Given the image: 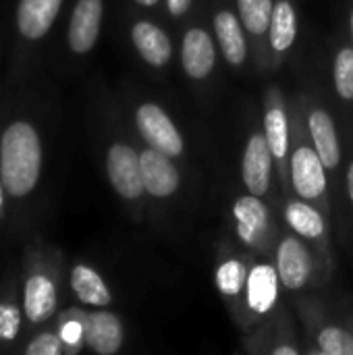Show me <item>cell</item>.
Here are the masks:
<instances>
[{
	"label": "cell",
	"instance_id": "1",
	"mask_svg": "<svg viewBox=\"0 0 353 355\" xmlns=\"http://www.w3.org/2000/svg\"><path fill=\"white\" fill-rule=\"evenodd\" d=\"M48 129L35 81L0 92V175L10 210V245L40 231L48 175Z\"/></svg>",
	"mask_w": 353,
	"mask_h": 355
},
{
	"label": "cell",
	"instance_id": "2",
	"mask_svg": "<svg viewBox=\"0 0 353 355\" xmlns=\"http://www.w3.org/2000/svg\"><path fill=\"white\" fill-rule=\"evenodd\" d=\"M21 291L25 308V335L50 324L62 308V254L44 239L40 231L29 233L19 243Z\"/></svg>",
	"mask_w": 353,
	"mask_h": 355
},
{
	"label": "cell",
	"instance_id": "3",
	"mask_svg": "<svg viewBox=\"0 0 353 355\" xmlns=\"http://www.w3.org/2000/svg\"><path fill=\"white\" fill-rule=\"evenodd\" d=\"M25 331L19 252H10L0 270V352L15 354L25 339Z\"/></svg>",
	"mask_w": 353,
	"mask_h": 355
},
{
	"label": "cell",
	"instance_id": "4",
	"mask_svg": "<svg viewBox=\"0 0 353 355\" xmlns=\"http://www.w3.org/2000/svg\"><path fill=\"white\" fill-rule=\"evenodd\" d=\"M104 0H75L67 27H64V48L69 56H87L98 44L102 29Z\"/></svg>",
	"mask_w": 353,
	"mask_h": 355
},
{
	"label": "cell",
	"instance_id": "5",
	"mask_svg": "<svg viewBox=\"0 0 353 355\" xmlns=\"http://www.w3.org/2000/svg\"><path fill=\"white\" fill-rule=\"evenodd\" d=\"M106 175L112 189L125 200H137L146 191L139 156L127 144H110V148L106 150Z\"/></svg>",
	"mask_w": 353,
	"mask_h": 355
},
{
	"label": "cell",
	"instance_id": "6",
	"mask_svg": "<svg viewBox=\"0 0 353 355\" xmlns=\"http://www.w3.org/2000/svg\"><path fill=\"white\" fill-rule=\"evenodd\" d=\"M135 125L141 137L150 148L164 152L166 156H179L183 152V139L173 125V121L164 114V110L156 104H144L135 112Z\"/></svg>",
	"mask_w": 353,
	"mask_h": 355
},
{
	"label": "cell",
	"instance_id": "7",
	"mask_svg": "<svg viewBox=\"0 0 353 355\" xmlns=\"http://www.w3.org/2000/svg\"><path fill=\"white\" fill-rule=\"evenodd\" d=\"M85 345L100 355H114L123 345V324L104 308L85 314Z\"/></svg>",
	"mask_w": 353,
	"mask_h": 355
},
{
	"label": "cell",
	"instance_id": "8",
	"mask_svg": "<svg viewBox=\"0 0 353 355\" xmlns=\"http://www.w3.org/2000/svg\"><path fill=\"white\" fill-rule=\"evenodd\" d=\"M141 179L148 193L156 198H166L179 187V173L169 160V156L156 148H148L139 154Z\"/></svg>",
	"mask_w": 353,
	"mask_h": 355
},
{
	"label": "cell",
	"instance_id": "9",
	"mask_svg": "<svg viewBox=\"0 0 353 355\" xmlns=\"http://www.w3.org/2000/svg\"><path fill=\"white\" fill-rule=\"evenodd\" d=\"M291 171H293V185L295 191L302 198H318L325 187H327V177H325V162L320 160L318 152L302 146L291 160Z\"/></svg>",
	"mask_w": 353,
	"mask_h": 355
},
{
	"label": "cell",
	"instance_id": "10",
	"mask_svg": "<svg viewBox=\"0 0 353 355\" xmlns=\"http://www.w3.org/2000/svg\"><path fill=\"white\" fill-rule=\"evenodd\" d=\"M270 146L264 135H254L243 154V181L254 196L268 191L270 183Z\"/></svg>",
	"mask_w": 353,
	"mask_h": 355
},
{
	"label": "cell",
	"instance_id": "11",
	"mask_svg": "<svg viewBox=\"0 0 353 355\" xmlns=\"http://www.w3.org/2000/svg\"><path fill=\"white\" fill-rule=\"evenodd\" d=\"M69 289L81 306L106 308L112 302L104 279L87 264H73L69 270Z\"/></svg>",
	"mask_w": 353,
	"mask_h": 355
},
{
	"label": "cell",
	"instance_id": "12",
	"mask_svg": "<svg viewBox=\"0 0 353 355\" xmlns=\"http://www.w3.org/2000/svg\"><path fill=\"white\" fill-rule=\"evenodd\" d=\"M312 272V260L302 241L285 237L279 245V277L287 289H302Z\"/></svg>",
	"mask_w": 353,
	"mask_h": 355
},
{
	"label": "cell",
	"instance_id": "13",
	"mask_svg": "<svg viewBox=\"0 0 353 355\" xmlns=\"http://www.w3.org/2000/svg\"><path fill=\"white\" fill-rule=\"evenodd\" d=\"M183 67L193 79L206 77L214 67V44L204 29H189L183 37Z\"/></svg>",
	"mask_w": 353,
	"mask_h": 355
},
{
	"label": "cell",
	"instance_id": "14",
	"mask_svg": "<svg viewBox=\"0 0 353 355\" xmlns=\"http://www.w3.org/2000/svg\"><path fill=\"white\" fill-rule=\"evenodd\" d=\"M131 40H133L137 52L144 56V60L150 62L152 67H162L169 62L171 42H169V35L160 27H156L148 21H139L131 29Z\"/></svg>",
	"mask_w": 353,
	"mask_h": 355
},
{
	"label": "cell",
	"instance_id": "15",
	"mask_svg": "<svg viewBox=\"0 0 353 355\" xmlns=\"http://www.w3.org/2000/svg\"><path fill=\"white\" fill-rule=\"evenodd\" d=\"M277 270L260 264L248 277V302L258 314H266L277 302Z\"/></svg>",
	"mask_w": 353,
	"mask_h": 355
},
{
	"label": "cell",
	"instance_id": "16",
	"mask_svg": "<svg viewBox=\"0 0 353 355\" xmlns=\"http://www.w3.org/2000/svg\"><path fill=\"white\" fill-rule=\"evenodd\" d=\"M233 214L237 218V233L239 237L252 245L260 239V235L266 229V208L260 200L254 198V193L250 198H241L237 200V204L233 206Z\"/></svg>",
	"mask_w": 353,
	"mask_h": 355
},
{
	"label": "cell",
	"instance_id": "17",
	"mask_svg": "<svg viewBox=\"0 0 353 355\" xmlns=\"http://www.w3.org/2000/svg\"><path fill=\"white\" fill-rule=\"evenodd\" d=\"M310 131H312V139L316 144V152H318L320 160L325 162L327 168H335L339 164L341 150H339V139H337V133H335L333 119L325 110L312 112Z\"/></svg>",
	"mask_w": 353,
	"mask_h": 355
},
{
	"label": "cell",
	"instance_id": "18",
	"mask_svg": "<svg viewBox=\"0 0 353 355\" xmlns=\"http://www.w3.org/2000/svg\"><path fill=\"white\" fill-rule=\"evenodd\" d=\"M214 29L221 42V48L225 52V58L231 64H241L246 60V40L239 27V21L233 12L223 10L214 19Z\"/></svg>",
	"mask_w": 353,
	"mask_h": 355
},
{
	"label": "cell",
	"instance_id": "19",
	"mask_svg": "<svg viewBox=\"0 0 353 355\" xmlns=\"http://www.w3.org/2000/svg\"><path fill=\"white\" fill-rule=\"evenodd\" d=\"M85 308H64L56 316V329L60 333V339L64 343V355L79 354L85 345Z\"/></svg>",
	"mask_w": 353,
	"mask_h": 355
},
{
	"label": "cell",
	"instance_id": "20",
	"mask_svg": "<svg viewBox=\"0 0 353 355\" xmlns=\"http://www.w3.org/2000/svg\"><path fill=\"white\" fill-rule=\"evenodd\" d=\"M15 354L21 355H64V343L56 329V322L44 324L25 335Z\"/></svg>",
	"mask_w": 353,
	"mask_h": 355
},
{
	"label": "cell",
	"instance_id": "21",
	"mask_svg": "<svg viewBox=\"0 0 353 355\" xmlns=\"http://www.w3.org/2000/svg\"><path fill=\"white\" fill-rule=\"evenodd\" d=\"M295 40V12L289 2H279L270 19V44L275 50L285 52Z\"/></svg>",
	"mask_w": 353,
	"mask_h": 355
},
{
	"label": "cell",
	"instance_id": "22",
	"mask_svg": "<svg viewBox=\"0 0 353 355\" xmlns=\"http://www.w3.org/2000/svg\"><path fill=\"white\" fill-rule=\"evenodd\" d=\"M287 220L293 227V231L300 233L302 237L316 239V237H320L325 233L322 216L314 208H310V206H306L302 202L289 204V208H287Z\"/></svg>",
	"mask_w": 353,
	"mask_h": 355
},
{
	"label": "cell",
	"instance_id": "23",
	"mask_svg": "<svg viewBox=\"0 0 353 355\" xmlns=\"http://www.w3.org/2000/svg\"><path fill=\"white\" fill-rule=\"evenodd\" d=\"M264 129H266V139H268L273 156L283 158L289 148V125H287L285 112L281 108L268 110L264 119Z\"/></svg>",
	"mask_w": 353,
	"mask_h": 355
},
{
	"label": "cell",
	"instance_id": "24",
	"mask_svg": "<svg viewBox=\"0 0 353 355\" xmlns=\"http://www.w3.org/2000/svg\"><path fill=\"white\" fill-rule=\"evenodd\" d=\"M273 0H239V12L243 19V25L260 35L268 29L273 19Z\"/></svg>",
	"mask_w": 353,
	"mask_h": 355
},
{
	"label": "cell",
	"instance_id": "25",
	"mask_svg": "<svg viewBox=\"0 0 353 355\" xmlns=\"http://www.w3.org/2000/svg\"><path fill=\"white\" fill-rule=\"evenodd\" d=\"M243 283H246V268L237 260H229L216 270V285L225 295H237Z\"/></svg>",
	"mask_w": 353,
	"mask_h": 355
},
{
	"label": "cell",
	"instance_id": "26",
	"mask_svg": "<svg viewBox=\"0 0 353 355\" xmlns=\"http://www.w3.org/2000/svg\"><path fill=\"white\" fill-rule=\"evenodd\" d=\"M335 85L341 98L353 100V50L345 48L335 60Z\"/></svg>",
	"mask_w": 353,
	"mask_h": 355
},
{
	"label": "cell",
	"instance_id": "27",
	"mask_svg": "<svg viewBox=\"0 0 353 355\" xmlns=\"http://www.w3.org/2000/svg\"><path fill=\"white\" fill-rule=\"evenodd\" d=\"M318 343L327 355H353V337L341 329H325L318 337Z\"/></svg>",
	"mask_w": 353,
	"mask_h": 355
},
{
	"label": "cell",
	"instance_id": "28",
	"mask_svg": "<svg viewBox=\"0 0 353 355\" xmlns=\"http://www.w3.org/2000/svg\"><path fill=\"white\" fill-rule=\"evenodd\" d=\"M0 245L12 248L10 245V210H8V198L4 191L2 175H0Z\"/></svg>",
	"mask_w": 353,
	"mask_h": 355
},
{
	"label": "cell",
	"instance_id": "29",
	"mask_svg": "<svg viewBox=\"0 0 353 355\" xmlns=\"http://www.w3.org/2000/svg\"><path fill=\"white\" fill-rule=\"evenodd\" d=\"M166 4H169V10H171L175 17H179V15H183V12L189 8L191 0H166Z\"/></svg>",
	"mask_w": 353,
	"mask_h": 355
},
{
	"label": "cell",
	"instance_id": "30",
	"mask_svg": "<svg viewBox=\"0 0 353 355\" xmlns=\"http://www.w3.org/2000/svg\"><path fill=\"white\" fill-rule=\"evenodd\" d=\"M298 352L293 349V347H279V349H275V355H295Z\"/></svg>",
	"mask_w": 353,
	"mask_h": 355
},
{
	"label": "cell",
	"instance_id": "31",
	"mask_svg": "<svg viewBox=\"0 0 353 355\" xmlns=\"http://www.w3.org/2000/svg\"><path fill=\"white\" fill-rule=\"evenodd\" d=\"M347 185H350V198H352L353 202V162L352 166H350V171H347Z\"/></svg>",
	"mask_w": 353,
	"mask_h": 355
},
{
	"label": "cell",
	"instance_id": "32",
	"mask_svg": "<svg viewBox=\"0 0 353 355\" xmlns=\"http://www.w3.org/2000/svg\"><path fill=\"white\" fill-rule=\"evenodd\" d=\"M135 2H137V4H144V6H154L158 0H135Z\"/></svg>",
	"mask_w": 353,
	"mask_h": 355
},
{
	"label": "cell",
	"instance_id": "33",
	"mask_svg": "<svg viewBox=\"0 0 353 355\" xmlns=\"http://www.w3.org/2000/svg\"><path fill=\"white\" fill-rule=\"evenodd\" d=\"M352 35H353V15H352Z\"/></svg>",
	"mask_w": 353,
	"mask_h": 355
},
{
	"label": "cell",
	"instance_id": "34",
	"mask_svg": "<svg viewBox=\"0 0 353 355\" xmlns=\"http://www.w3.org/2000/svg\"><path fill=\"white\" fill-rule=\"evenodd\" d=\"M0 50H2V40H0Z\"/></svg>",
	"mask_w": 353,
	"mask_h": 355
}]
</instances>
